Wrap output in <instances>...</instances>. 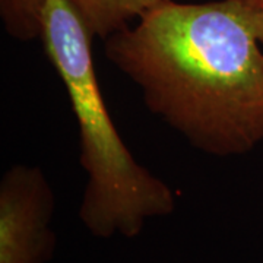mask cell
<instances>
[{
    "instance_id": "6da1fadb",
    "label": "cell",
    "mask_w": 263,
    "mask_h": 263,
    "mask_svg": "<svg viewBox=\"0 0 263 263\" xmlns=\"http://www.w3.org/2000/svg\"><path fill=\"white\" fill-rule=\"evenodd\" d=\"M105 40L151 113L214 157L263 141V8L245 0H164Z\"/></svg>"
},
{
    "instance_id": "7a4b0ae2",
    "label": "cell",
    "mask_w": 263,
    "mask_h": 263,
    "mask_svg": "<svg viewBox=\"0 0 263 263\" xmlns=\"http://www.w3.org/2000/svg\"><path fill=\"white\" fill-rule=\"evenodd\" d=\"M40 38L79 127L86 174L79 219L97 238H135L148 219L174 212V192L139 164L120 138L95 73L94 35L67 0H46Z\"/></svg>"
},
{
    "instance_id": "3957f363",
    "label": "cell",
    "mask_w": 263,
    "mask_h": 263,
    "mask_svg": "<svg viewBox=\"0 0 263 263\" xmlns=\"http://www.w3.org/2000/svg\"><path fill=\"white\" fill-rule=\"evenodd\" d=\"M54 193L43 170L18 164L0 181V263H48L56 250L51 228Z\"/></svg>"
},
{
    "instance_id": "277c9868",
    "label": "cell",
    "mask_w": 263,
    "mask_h": 263,
    "mask_svg": "<svg viewBox=\"0 0 263 263\" xmlns=\"http://www.w3.org/2000/svg\"><path fill=\"white\" fill-rule=\"evenodd\" d=\"M94 37L107 40L164 0H67Z\"/></svg>"
},
{
    "instance_id": "5b68a950",
    "label": "cell",
    "mask_w": 263,
    "mask_h": 263,
    "mask_svg": "<svg viewBox=\"0 0 263 263\" xmlns=\"http://www.w3.org/2000/svg\"><path fill=\"white\" fill-rule=\"evenodd\" d=\"M46 0H0V16L10 37L18 41L40 38Z\"/></svg>"
},
{
    "instance_id": "8992f818",
    "label": "cell",
    "mask_w": 263,
    "mask_h": 263,
    "mask_svg": "<svg viewBox=\"0 0 263 263\" xmlns=\"http://www.w3.org/2000/svg\"><path fill=\"white\" fill-rule=\"evenodd\" d=\"M245 2H250V3H254V5H259L263 8V0H245Z\"/></svg>"
}]
</instances>
